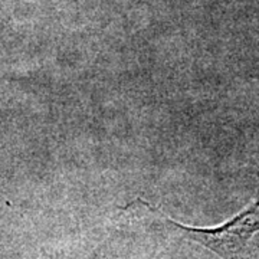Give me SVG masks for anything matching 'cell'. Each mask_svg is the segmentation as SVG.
I'll return each mask as SVG.
<instances>
[{
  "mask_svg": "<svg viewBox=\"0 0 259 259\" xmlns=\"http://www.w3.org/2000/svg\"><path fill=\"white\" fill-rule=\"evenodd\" d=\"M161 218L170 229L186 239L202 245L222 259H238L245 253L250 239L259 233V171L256 196L228 222L213 228H194L182 225L163 214Z\"/></svg>",
  "mask_w": 259,
  "mask_h": 259,
  "instance_id": "obj_1",
  "label": "cell"
}]
</instances>
